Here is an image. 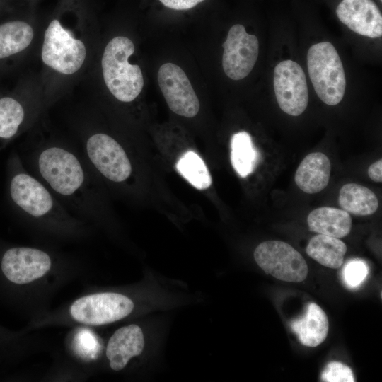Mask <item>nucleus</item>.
<instances>
[{"label":"nucleus","mask_w":382,"mask_h":382,"mask_svg":"<svg viewBox=\"0 0 382 382\" xmlns=\"http://www.w3.org/2000/svg\"><path fill=\"white\" fill-rule=\"evenodd\" d=\"M134 52L132 41L125 36L112 38L106 45L101 61L105 83L122 102H131L141 93L144 77L140 67L129 63Z\"/></svg>","instance_id":"nucleus-1"},{"label":"nucleus","mask_w":382,"mask_h":382,"mask_svg":"<svg viewBox=\"0 0 382 382\" xmlns=\"http://www.w3.org/2000/svg\"><path fill=\"white\" fill-rule=\"evenodd\" d=\"M310 79L319 98L328 105H335L343 98L346 79L340 56L329 42L313 45L307 53Z\"/></svg>","instance_id":"nucleus-2"},{"label":"nucleus","mask_w":382,"mask_h":382,"mask_svg":"<svg viewBox=\"0 0 382 382\" xmlns=\"http://www.w3.org/2000/svg\"><path fill=\"white\" fill-rule=\"evenodd\" d=\"M86 55L83 42L74 38L58 20H52L44 35L42 62L55 71L69 75L82 66Z\"/></svg>","instance_id":"nucleus-3"},{"label":"nucleus","mask_w":382,"mask_h":382,"mask_svg":"<svg viewBox=\"0 0 382 382\" xmlns=\"http://www.w3.org/2000/svg\"><path fill=\"white\" fill-rule=\"evenodd\" d=\"M254 258L267 274L282 281L301 282L308 274L305 259L283 241H267L260 243L254 251Z\"/></svg>","instance_id":"nucleus-4"},{"label":"nucleus","mask_w":382,"mask_h":382,"mask_svg":"<svg viewBox=\"0 0 382 382\" xmlns=\"http://www.w3.org/2000/svg\"><path fill=\"white\" fill-rule=\"evenodd\" d=\"M134 308L127 296L112 292L98 293L76 300L70 308L72 318L79 323L100 325L128 316Z\"/></svg>","instance_id":"nucleus-5"},{"label":"nucleus","mask_w":382,"mask_h":382,"mask_svg":"<svg viewBox=\"0 0 382 382\" xmlns=\"http://www.w3.org/2000/svg\"><path fill=\"white\" fill-rule=\"evenodd\" d=\"M40 172L53 190L71 195L83 184L84 174L76 157L59 147L44 150L38 160Z\"/></svg>","instance_id":"nucleus-6"},{"label":"nucleus","mask_w":382,"mask_h":382,"mask_svg":"<svg viewBox=\"0 0 382 382\" xmlns=\"http://www.w3.org/2000/svg\"><path fill=\"white\" fill-rule=\"evenodd\" d=\"M274 90L281 110L291 116H299L308 102V87L303 70L292 60H284L274 68Z\"/></svg>","instance_id":"nucleus-7"},{"label":"nucleus","mask_w":382,"mask_h":382,"mask_svg":"<svg viewBox=\"0 0 382 382\" xmlns=\"http://www.w3.org/2000/svg\"><path fill=\"white\" fill-rule=\"evenodd\" d=\"M222 46V66L226 75L236 81L246 77L258 57L259 42L257 37L247 33L243 25L236 24L229 29Z\"/></svg>","instance_id":"nucleus-8"},{"label":"nucleus","mask_w":382,"mask_h":382,"mask_svg":"<svg viewBox=\"0 0 382 382\" xmlns=\"http://www.w3.org/2000/svg\"><path fill=\"white\" fill-rule=\"evenodd\" d=\"M158 83L169 108L175 114L193 117L199 110V99L184 71L173 63L162 64Z\"/></svg>","instance_id":"nucleus-9"},{"label":"nucleus","mask_w":382,"mask_h":382,"mask_svg":"<svg viewBox=\"0 0 382 382\" xmlns=\"http://www.w3.org/2000/svg\"><path fill=\"white\" fill-rule=\"evenodd\" d=\"M88 157L96 168L108 179L120 183L132 173L129 159L122 147L108 134L98 133L87 141Z\"/></svg>","instance_id":"nucleus-10"},{"label":"nucleus","mask_w":382,"mask_h":382,"mask_svg":"<svg viewBox=\"0 0 382 382\" xmlns=\"http://www.w3.org/2000/svg\"><path fill=\"white\" fill-rule=\"evenodd\" d=\"M50 267V256L35 248H11L4 253L1 260L4 274L17 284H27L42 277Z\"/></svg>","instance_id":"nucleus-11"},{"label":"nucleus","mask_w":382,"mask_h":382,"mask_svg":"<svg viewBox=\"0 0 382 382\" xmlns=\"http://www.w3.org/2000/svg\"><path fill=\"white\" fill-rule=\"evenodd\" d=\"M336 14L342 23L359 35L371 38L382 35V15L372 0H342Z\"/></svg>","instance_id":"nucleus-12"},{"label":"nucleus","mask_w":382,"mask_h":382,"mask_svg":"<svg viewBox=\"0 0 382 382\" xmlns=\"http://www.w3.org/2000/svg\"><path fill=\"white\" fill-rule=\"evenodd\" d=\"M10 192L18 206L35 217L49 212L53 205L52 197L47 189L27 174L21 173L13 177Z\"/></svg>","instance_id":"nucleus-13"},{"label":"nucleus","mask_w":382,"mask_h":382,"mask_svg":"<svg viewBox=\"0 0 382 382\" xmlns=\"http://www.w3.org/2000/svg\"><path fill=\"white\" fill-rule=\"evenodd\" d=\"M144 347L141 329L132 324L117 330L110 338L106 356L114 371L122 370L133 357L139 355Z\"/></svg>","instance_id":"nucleus-14"},{"label":"nucleus","mask_w":382,"mask_h":382,"mask_svg":"<svg viewBox=\"0 0 382 382\" xmlns=\"http://www.w3.org/2000/svg\"><path fill=\"white\" fill-rule=\"evenodd\" d=\"M330 170V161L325 154L311 153L300 163L295 173V183L306 193L319 192L328 185Z\"/></svg>","instance_id":"nucleus-15"},{"label":"nucleus","mask_w":382,"mask_h":382,"mask_svg":"<svg viewBox=\"0 0 382 382\" xmlns=\"http://www.w3.org/2000/svg\"><path fill=\"white\" fill-rule=\"evenodd\" d=\"M290 325L299 341L311 347L321 344L327 337L329 330L325 313L315 303H308L304 314L293 320Z\"/></svg>","instance_id":"nucleus-16"},{"label":"nucleus","mask_w":382,"mask_h":382,"mask_svg":"<svg viewBox=\"0 0 382 382\" xmlns=\"http://www.w3.org/2000/svg\"><path fill=\"white\" fill-rule=\"evenodd\" d=\"M307 223L311 231L337 238L347 236L352 229L349 214L330 207H319L311 212Z\"/></svg>","instance_id":"nucleus-17"},{"label":"nucleus","mask_w":382,"mask_h":382,"mask_svg":"<svg viewBox=\"0 0 382 382\" xmlns=\"http://www.w3.org/2000/svg\"><path fill=\"white\" fill-rule=\"evenodd\" d=\"M338 202L343 210L356 216L371 215L378 207L375 193L357 183L344 185L340 190Z\"/></svg>","instance_id":"nucleus-18"},{"label":"nucleus","mask_w":382,"mask_h":382,"mask_svg":"<svg viewBox=\"0 0 382 382\" xmlns=\"http://www.w3.org/2000/svg\"><path fill=\"white\" fill-rule=\"evenodd\" d=\"M306 253L320 265L337 269L344 262L347 246L340 238L318 234L309 241Z\"/></svg>","instance_id":"nucleus-19"},{"label":"nucleus","mask_w":382,"mask_h":382,"mask_svg":"<svg viewBox=\"0 0 382 382\" xmlns=\"http://www.w3.org/2000/svg\"><path fill=\"white\" fill-rule=\"evenodd\" d=\"M231 161L236 172L242 178L251 174L260 159L250 135L244 131L233 135L231 141Z\"/></svg>","instance_id":"nucleus-20"},{"label":"nucleus","mask_w":382,"mask_h":382,"mask_svg":"<svg viewBox=\"0 0 382 382\" xmlns=\"http://www.w3.org/2000/svg\"><path fill=\"white\" fill-rule=\"evenodd\" d=\"M33 35L32 27L23 21H10L0 25V59L27 48Z\"/></svg>","instance_id":"nucleus-21"},{"label":"nucleus","mask_w":382,"mask_h":382,"mask_svg":"<svg viewBox=\"0 0 382 382\" xmlns=\"http://www.w3.org/2000/svg\"><path fill=\"white\" fill-rule=\"evenodd\" d=\"M176 168L193 187L205 190L212 185V177L201 157L193 151L185 152L178 159Z\"/></svg>","instance_id":"nucleus-22"},{"label":"nucleus","mask_w":382,"mask_h":382,"mask_svg":"<svg viewBox=\"0 0 382 382\" xmlns=\"http://www.w3.org/2000/svg\"><path fill=\"white\" fill-rule=\"evenodd\" d=\"M23 118V108L16 100L10 97L0 99V137H13Z\"/></svg>","instance_id":"nucleus-23"},{"label":"nucleus","mask_w":382,"mask_h":382,"mask_svg":"<svg viewBox=\"0 0 382 382\" xmlns=\"http://www.w3.org/2000/svg\"><path fill=\"white\" fill-rule=\"evenodd\" d=\"M369 267L362 260H349L342 270V279L345 286L350 289L358 288L366 279Z\"/></svg>","instance_id":"nucleus-24"},{"label":"nucleus","mask_w":382,"mask_h":382,"mask_svg":"<svg viewBox=\"0 0 382 382\" xmlns=\"http://www.w3.org/2000/svg\"><path fill=\"white\" fill-rule=\"evenodd\" d=\"M321 380L325 382H354L352 369L339 361L328 363L321 374Z\"/></svg>","instance_id":"nucleus-25"},{"label":"nucleus","mask_w":382,"mask_h":382,"mask_svg":"<svg viewBox=\"0 0 382 382\" xmlns=\"http://www.w3.org/2000/svg\"><path fill=\"white\" fill-rule=\"evenodd\" d=\"M74 344L77 352L83 357L93 359L98 350V340L88 330H81L75 335Z\"/></svg>","instance_id":"nucleus-26"},{"label":"nucleus","mask_w":382,"mask_h":382,"mask_svg":"<svg viewBox=\"0 0 382 382\" xmlns=\"http://www.w3.org/2000/svg\"><path fill=\"white\" fill-rule=\"evenodd\" d=\"M165 6L174 10L190 9L204 0H159Z\"/></svg>","instance_id":"nucleus-27"},{"label":"nucleus","mask_w":382,"mask_h":382,"mask_svg":"<svg viewBox=\"0 0 382 382\" xmlns=\"http://www.w3.org/2000/svg\"><path fill=\"white\" fill-rule=\"evenodd\" d=\"M368 175L375 182L382 181V160L380 158L377 161L370 165L368 168Z\"/></svg>","instance_id":"nucleus-28"},{"label":"nucleus","mask_w":382,"mask_h":382,"mask_svg":"<svg viewBox=\"0 0 382 382\" xmlns=\"http://www.w3.org/2000/svg\"><path fill=\"white\" fill-rule=\"evenodd\" d=\"M380 1H381L382 0H380Z\"/></svg>","instance_id":"nucleus-29"}]
</instances>
